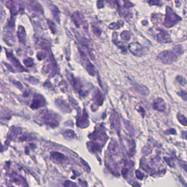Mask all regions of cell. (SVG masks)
<instances>
[{"label": "cell", "instance_id": "1", "mask_svg": "<svg viewBox=\"0 0 187 187\" xmlns=\"http://www.w3.org/2000/svg\"><path fill=\"white\" fill-rule=\"evenodd\" d=\"M181 19V18L175 13L171 7L169 6L166 7V17L164 23V25L166 27H172Z\"/></svg>", "mask_w": 187, "mask_h": 187}, {"label": "cell", "instance_id": "2", "mask_svg": "<svg viewBox=\"0 0 187 187\" xmlns=\"http://www.w3.org/2000/svg\"><path fill=\"white\" fill-rule=\"evenodd\" d=\"M158 59L165 64H171L177 60V55L171 50H165L158 55Z\"/></svg>", "mask_w": 187, "mask_h": 187}, {"label": "cell", "instance_id": "3", "mask_svg": "<svg viewBox=\"0 0 187 187\" xmlns=\"http://www.w3.org/2000/svg\"><path fill=\"white\" fill-rule=\"evenodd\" d=\"M80 53L81 55V62L83 66L85 67V68L86 69L87 72L90 74L92 76H93L95 73V68L94 66L90 62V60L87 58L86 55H85L83 52V51L79 50Z\"/></svg>", "mask_w": 187, "mask_h": 187}, {"label": "cell", "instance_id": "4", "mask_svg": "<svg viewBox=\"0 0 187 187\" xmlns=\"http://www.w3.org/2000/svg\"><path fill=\"white\" fill-rule=\"evenodd\" d=\"M128 49L133 55L136 56L141 57L142 55L143 54L142 48L141 46L137 43H134V42L131 43L128 45Z\"/></svg>", "mask_w": 187, "mask_h": 187}, {"label": "cell", "instance_id": "5", "mask_svg": "<svg viewBox=\"0 0 187 187\" xmlns=\"http://www.w3.org/2000/svg\"><path fill=\"white\" fill-rule=\"evenodd\" d=\"M93 105L95 106H99L102 105L103 103L104 98L102 93L100 92V91L96 88V90L94 92L93 96Z\"/></svg>", "mask_w": 187, "mask_h": 187}, {"label": "cell", "instance_id": "6", "mask_svg": "<svg viewBox=\"0 0 187 187\" xmlns=\"http://www.w3.org/2000/svg\"><path fill=\"white\" fill-rule=\"evenodd\" d=\"M157 41L160 43H169L171 42L169 35L164 30H160V32L156 35Z\"/></svg>", "mask_w": 187, "mask_h": 187}, {"label": "cell", "instance_id": "7", "mask_svg": "<svg viewBox=\"0 0 187 187\" xmlns=\"http://www.w3.org/2000/svg\"><path fill=\"white\" fill-rule=\"evenodd\" d=\"M153 105L154 109L159 111H164L166 109L165 103L164 100L160 98H158L154 100L153 103Z\"/></svg>", "mask_w": 187, "mask_h": 187}, {"label": "cell", "instance_id": "8", "mask_svg": "<svg viewBox=\"0 0 187 187\" xmlns=\"http://www.w3.org/2000/svg\"><path fill=\"white\" fill-rule=\"evenodd\" d=\"M133 87L137 92H138L139 93H140L143 95L147 96L149 95V90L148 89L147 87L143 86V85H138V84H134Z\"/></svg>", "mask_w": 187, "mask_h": 187}, {"label": "cell", "instance_id": "9", "mask_svg": "<svg viewBox=\"0 0 187 187\" xmlns=\"http://www.w3.org/2000/svg\"><path fill=\"white\" fill-rule=\"evenodd\" d=\"M117 35H118L116 34V32H114V34H113V42L117 46L118 48H119L121 50H122V51L123 52H125V53H126L127 51H126V50L125 48V47L123 45V43L122 42L118 41Z\"/></svg>", "mask_w": 187, "mask_h": 187}, {"label": "cell", "instance_id": "10", "mask_svg": "<svg viewBox=\"0 0 187 187\" xmlns=\"http://www.w3.org/2000/svg\"><path fill=\"white\" fill-rule=\"evenodd\" d=\"M74 23L78 26V27L83 23V18L81 14L78 12H76L73 15Z\"/></svg>", "mask_w": 187, "mask_h": 187}, {"label": "cell", "instance_id": "11", "mask_svg": "<svg viewBox=\"0 0 187 187\" xmlns=\"http://www.w3.org/2000/svg\"><path fill=\"white\" fill-rule=\"evenodd\" d=\"M44 103V101H42L41 98H39L38 97H35V98L33 100L32 102V107H35L37 108L40 107V106H42Z\"/></svg>", "mask_w": 187, "mask_h": 187}, {"label": "cell", "instance_id": "12", "mask_svg": "<svg viewBox=\"0 0 187 187\" xmlns=\"http://www.w3.org/2000/svg\"><path fill=\"white\" fill-rule=\"evenodd\" d=\"M123 25V22L119 21L117 23H111V24H110L109 27L110 29L115 30L118 29L120 27H121Z\"/></svg>", "mask_w": 187, "mask_h": 187}, {"label": "cell", "instance_id": "13", "mask_svg": "<svg viewBox=\"0 0 187 187\" xmlns=\"http://www.w3.org/2000/svg\"><path fill=\"white\" fill-rule=\"evenodd\" d=\"M174 53L176 55H181L183 53V50L182 46L181 45H176L174 46L173 48Z\"/></svg>", "mask_w": 187, "mask_h": 187}, {"label": "cell", "instance_id": "14", "mask_svg": "<svg viewBox=\"0 0 187 187\" xmlns=\"http://www.w3.org/2000/svg\"><path fill=\"white\" fill-rule=\"evenodd\" d=\"M121 37L124 40L128 41L131 37L130 32L127 31H124L121 34Z\"/></svg>", "mask_w": 187, "mask_h": 187}, {"label": "cell", "instance_id": "15", "mask_svg": "<svg viewBox=\"0 0 187 187\" xmlns=\"http://www.w3.org/2000/svg\"><path fill=\"white\" fill-rule=\"evenodd\" d=\"M24 31V28H23V27H19L18 34H19V35H21L19 36V38L20 41H22V42H23V41H24V40H25V32L22 34V32H23Z\"/></svg>", "mask_w": 187, "mask_h": 187}, {"label": "cell", "instance_id": "16", "mask_svg": "<svg viewBox=\"0 0 187 187\" xmlns=\"http://www.w3.org/2000/svg\"><path fill=\"white\" fill-rule=\"evenodd\" d=\"M177 81L182 85L185 86L186 85V80L185 78H183L181 76H178L177 77Z\"/></svg>", "mask_w": 187, "mask_h": 187}, {"label": "cell", "instance_id": "17", "mask_svg": "<svg viewBox=\"0 0 187 187\" xmlns=\"http://www.w3.org/2000/svg\"><path fill=\"white\" fill-rule=\"evenodd\" d=\"M92 29H93V32L95 34L97 35H100L101 32H100V29L99 28H97L96 27H93Z\"/></svg>", "mask_w": 187, "mask_h": 187}, {"label": "cell", "instance_id": "18", "mask_svg": "<svg viewBox=\"0 0 187 187\" xmlns=\"http://www.w3.org/2000/svg\"><path fill=\"white\" fill-rule=\"evenodd\" d=\"M178 95L182 97L183 99L185 101L187 100V93L186 91H182L181 93H178Z\"/></svg>", "mask_w": 187, "mask_h": 187}, {"label": "cell", "instance_id": "19", "mask_svg": "<svg viewBox=\"0 0 187 187\" xmlns=\"http://www.w3.org/2000/svg\"><path fill=\"white\" fill-rule=\"evenodd\" d=\"M148 3L151 5H161V3L160 1H148Z\"/></svg>", "mask_w": 187, "mask_h": 187}]
</instances>
